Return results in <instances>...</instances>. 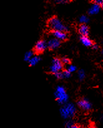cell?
I'll return each mask as SVG.
<instances>
[{
    "instance_id": "cell-1",
    "label": "cell",
    "mask_w": 103,
    "mask_h": 128,
    "mask_svg": "<svg viewBox=\"0 0 103 128\" xmlns=\"http://www.w3.org/2000/svg\"><path fill=\"white\" fill-rule=\"evenodd\" d=\"M76 113V108L74 104L71 103H67L64 105L60 109V114L61 117L65 119L73 118Z\"/></svg>"
},
{
    "instance_id": "cell-2",
    "label": "cell",
    "mask_w": 103,
    "mask_h": 128,
    "mask_svg": "<svg viewBox=\"0 0 103 128\" xmlns=\"http://www.w3.org/2000/svg\"><path fill=\"white\" fill-rule=\"evenodd\" d=\"M48 25L51 29L53 31H64L68 30V27L65 26L61 20L56 17L51 18L48 22Z\"/></svg>"
},
{
    "instance_id": "cell-3",
    "label": "cell",
    "mask_w": 103,
    "mask_h": 128,
    "mask_svg": "<svg viewBox=\"0 0 103 128\" xmlns=\"http://www.w3.org/2000/svg\"><path fill=\"white\" fill-rule=\"evenodd\" d=\"M55 98L59 104H65L68 100V96L62 86H58L54 93Z\"/></svg>"
},
{
    "instance_id": "cell-4",
    "label": "cell",
    "mask_w": 103,
    "mask_h": 128,
    "mask_svg": "<svg viewBox=\"0 0 103 128\" xmlns=\"http://www.w3.org/2000/svg\"><path fill=\"white\" fill-rule=\"evenodd\" d=\"M62 68V62L59 59L54 58L52 61V64L50 67V71L51 73L55 74L57 72H59Z\"/></svg>"
},
{
    "instance_id": "cell-5",
    "label": "cell",
    "mask_w": 103,
    "mask_h": 128,
    "mask_svg": "<svg viewBox=\"0 0 103 128\" xmlns=\"http://www.w3.org/2000/svg\"><path fill=\"white\" fill-rule=\"evenodd\" d=\"M48 46V44L44 40H40L36 43V45L34 46V50L38 54L43 52L46 50Z\"/></svg>"
},
{
    "instance_id": "cell-6",
    "label": "cell",
    "mask_w": 103,
    "mask_h": 128,
    "mask_svg": "<svg viewBox=\"0 0 103 128\" xmlns=\"http://www.w3.org/2000/svg\"><path fill=\"white\" fill-rule=\"evenodd\" d=\"M60 40L59 39L54 38L50 39L48 42V46L49 48L51 50H54V49L57 48L60 46Z\"/></svg>"
},
{
    "instance_id": "cell-7",
    "label": "cell",
    "mask_w": 103,
    "mask_h": 128,
    "mask_svg": "<svg viewBox=\"0 0 103 128\" xmlns=\"http://www.w3.org/2000/svg\"><path fill=\"white\" fill-rule=\"evenodd\" d=\"M79 108H81L83 110H89L91 109V104L88 101L87 99H82L78 102Z\"/></svg>"
},
{
    "instance_id": "cell-8",
    "label": "cell",
    "mask_w": 103,
    "mask_h": 128,
    "mask_svg": "<svg viewBox=\"0 0 103 128\" xmlns=\"http://www.w3.org/2000/svg\"><path fill=\"white\" fill-rule=\"evenodd\" d=\"M52 35L59 40H64L67 38V35L64 31H53Z\"/></svg>"
},
{
    "instance_id": "cell-9",
    "label": "cell",
    "mask_w": 103,
    "mask_h": 128,
    "mask_svg": "<svg viewBox=\"0 0 103 128\" xmlns=\"http://www.w3.org/2000/svg\"><path fill=\"white\" fill-rule=\"evenodd\" d=\"M99 10H100V6H99V4L94 3L90 7L89 11H88V13L91 15H93V14H98L99 13Z\"/></svg>"
},
{
    "instance_id": "cell-10",
    "label": "cell",
    "mask_w": 103,
    "mask_h": 128,
    "mask_svg": "<svg viewBox=\"0 0 103 128\" xmlns=\"http://www.w3.org/2000/svg\"><path fill=\"white\" fill-rule=\"evenodd\" d=\"M79 33L81 36H88L89 34V28L85 24H83L79 26Z\"/></svg>"
},
{
    "instance_id": "cell-11",
    "label": "cell",
    "mask_w": 103,
    "mask_h": 128,
    "mask_svg": "<svg viewBox=\"0 0 103 128\" xmlns=\"http://www.w3.org/2000/svg\"><path fill=\"white\" fill-rule=\"evenodd\" d=\"M80 40L83 45L85 46H91L92 45V42L87 36H81L80 38Z\"/></svg>"
},
{
    "instance_id": "cell-12",
    "label": "cell",
    "mask_w": 103,
    "mask_h": 128,
    "mask_svg": "<svg viewBox=\"0 0 103 128\" xmlns=\"http://www.w3.org/2000/svg\"><path fill=\"white\" fill-rule=\"evenodd\" d=\"M40 61V57L38 56H32L31 58L29 60V61L28 62L31 66H36L38 63H39V62Z\"/></svg>"
},
{
    "instance_id": "cell-13",
    "label": "cell",
    "mask_w": 103,
    "mask_h": 128,
    "mask_svg": "<svg viewBox=\"0 0 103 128\" xmlns=\"http://www.w3.org/2000/svg\"><path fill=\"white\" fill-rule=\"evenodd\" d=\"M33 52L31 51L28 52L26 53L25 55H24V60H25L26 62H29V60L32 58V56H33Z\"/></svg>"
},
{
    "instance_id": "cell-14",
    "label": "cell",
    "mask_w": 103,
    "mask_h": 128,
    "mask_svg": "<svg viewBox=\"0 0 103 128\" xmlns=\"http://www.w3.org/2000/svg\"><path fill=\"white\" fill-rule=\"evenodd\" d=\"M79 22L80 23H83V24H85V23H88L89 22V18L86 16H81L79 18Z\"/></svg>"
},
{
    "instance_id": "cell-15",
    "label": "cell",
    "mask_w": 103,
    "mask_h": 128,
    "mask_svg": "<svg viewBox=\"0 0 103 128\" xmlns=\"http://www.w3.org/2000/svg\"><path fill=\"white\" fill-rule=\"evenodd\" d=\"M78 78H79V79L80 80H83L84 78V77H85V73H84V70H80L78 72Z\"/></svg>"
},
{
    "instance_id": "cell-16",
    "label": "cell",
    "mask_w": 103,
    "mask_h": 128,
    "mask_svg": "<svg viewBox=\"0 0 103 128\" xmlns=\"http://www.w3.org/2000/svg\"><path fill=\"white\" fill-rule=\"evenodd\" d=\"M54 76L55 77H56L57 78H58V79H61V78H64L63 74H62V72H60V71L59 72H56V73H55Z\"/></svg>"
},
{
    "instance_id": "cell-17",
    "label": "cell",
    "mask_w": 103,
    "mask_h": 128,
    "mask_svg": "<svg viewBox=\"0 0 103 128\" xmlns=\"http://www.w3.org/2000/svg\"><path fill=\"white\" fill-rule=\"evenodd\" d=\"M67 70L69 71L71 73H72V72H74L76 70V67L74 66L71 65V66H69L67 67Z\"/></svg>"
},
{
    "instance_id": "cell-18",
    "label": "cell",
    "mask_w": 103,
    "mask_h": 128,
    "mask_svg": "<svg viewBox=\"0 0 103 128\" xmlns=\"http://www.w3.org/2000/svg\"><path fill=\"white\" fill-rule=\"evenodd\" d=\"M62 74H63V77L64 78H69L71 76V72L69 71L64 70V72H62Z\"/></svg>"
},
{
    "instance_id": "cell-19",
    "label": "cell",
    "mask_w": 103,
    "mask_h": 128,
    "mask_svg": "<svg viewBox=\"0 0 103 128\" xmlns=\"http://www.w3.org/2000/svg\"><path fill=\"white\" fill-rule=\"evenodd\" d=\"M73 125H74V123H73V121H71V120L66 122V124H65V126H66V128H72Z\"/></svg>"
},
{
    "instance_id": "cell-20",
    "label": "cell",
    "mask_w": 103,
    "mask_h": 128,
    "mask_svg": "<svg viewBox=\"0 0 103 128\" xmlns=\"http://www.w3.org/2000/svg\"><path fill=\"white\" fill-rule=\"evenodd\" d=\"M62 64H69V62H70V60H69L67 58H63L62 59Z\"/></svg>"
},
{
    "instance_id": "cell-21",
    "label": "cell",
    "mask_w": 103,
    "mask_h": 128,
    "mask_svg": "<svg viewBox=\"0 0 103 128\" xmlns=\"http://www.w3.org/2000/svg\"><path fill=\"white\" fill-rule=\"evenodd\" d=\"M55 2L57 3H60V4H63L66 3L68 2V0H55Z\"/></svg>"
},
{
    "instance_id": "cell-22",
    "label": "cell",
    "mask_w": 103,
    "mask_h": 128,
    "mask_svg": "<svg viewBox=\"0 0 103 128\" xmlns=\"http://www.w3.org/2000/svg\"><path fill=\"white\" fill-rule=\"evenodd\" d=\"M93 2H94V3L96 4H99V5H101L102 3H103V0H93Z\"/></svg>"
},
{
    "instance_id": "cell-23",
    "label": "cell",
    "mask_w": 103,
    "mask_h": 128,
    "mask_svg": "<svg viewBox=\"0 0 103 128\" xmlns=\"http://www.w3.org/2000/svg\"><path fill=\"white\" fill-rule=\"evenodd\" d=\"M93 48L94 50H97L98 48V45H96V44H94V45H93Z\"/></svg>"
},
{
    "instance_id": "cell-24",
    "label": "cell",
    "mask_w": 103,
    "mask_h": 128,
    "mask_svg": "<svg viewBox=\"0 0 103 128\" xmlns=\"http://www.w3.org/2000/svg\"><path fill=\"white\" fill-rule=\"evenodd\" d=\"M101 7H102V8H103V3H102V4H101Z\"/></svg>"
},
{
    "instance_id": "cell-25",
    "label": "cell",
    "mask_w": 103,
    "mask_h": 128,
    "mask_svg": "<svg viewBox=\"0 0 103 128\" xmlns=\"http://www.w3.org/2000/svg\"><path fill=\"white\" fill-rule=\"evenodd\" d=\"M101 120H103V118H101Z\"/></svg>"
},
{
    "instance_id": "cell-26",
    "label": "cell",
    "mask_w": 103,
    "mask_h": 128,
    "mask_svg": "<svg viewBox=\"0 0 103 128\" xmlns=\"http://www.w3.org/2000/svg\"></svg>"
}]
</instances>
